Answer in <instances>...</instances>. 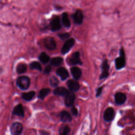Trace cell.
<instances>
[{"mask_svg":"<svg viewBox=\"0 0 135 135\" xmlns=\"http://www.w3.org/2000/svg\"><path fill=\"white\" fill-rule=\"evenodd\" d=\"M126 65L125 53L122 47L120 50V56L115 59V66L117 70H120Z\"/></svg>","mask_w":135,"mask_h":135,"instance_id":"6da1fadb","label":"cell"},{"mask_svg":"<svg viewBox=\"0 0 135 135\" xmlns=\"http://www.w3.org/2000/svg\"><path fill=\"white\" fill-rule=\"evenodd\" d=\"M30 84V79L27 76H21L17 79L16 85L21 90H27Z\"/></svg>","mask_w":135,"mask_h":135,"instance_id":"7a4b0ae2","label":"cell"},{"mask_svg":"<svg viewBox=\"0 0 135 135\" xmlns=\"http://www.w3.org/2000/svg\"><path fill=\"white\" fill-rule=\"evenodd\" d=\"M43 44L47 50L53 51L55 49L56 44L54 39L52 37H47L43 40Z\"/></svg>","mask_w":135,"mask_h":135,"instance_id":"3957f363","label":"cell"},{"mask_svg":"<svg viewBox=\"0 0 135 135\" xmlns=\"http://www.w3.org/2000/svg\"><path fill=\"white\" fill-rule=\"evenodd\" d=\"M109 65L107 59H104L101 64V70L102 72L100 76V80L106 79L109 76Z\"/></svg>","mask_w":135,"mask_h":135,"instance_id":"277c9868","label":"cell"},{"mask_svg":"<svg viewBox=\"0 0 135 135\" xmlns=\"http://www.w3.org/2000/svg\"><path fill=\"white\" fill-rule=\"evenodd\" d=\"M68 63L70 65H75L77 64L81 65L82 62L80 59V53L79 52L73 53L68 59Z\"/></svg>","mask_w":135,"mask_h":135,"instance_id":"5b68a950","label":"cell"},{"mask_svg":"<svg viewBox=\"0 0 135 135\" xmlns=\"http://www.w3.org/2000/svg\"><path fill=\"white\" fill-rule=\"evenodd\" d=\"M22 130L23 127L22 124L17 122L13 123L10 128V131L12 135H20Z\"/></svg>","mask_w":135,"mask_h":135,"instance_id":"8992f818","label":"cell"},{"mask_svg":"<svg viewBox=\"0 0 135 135\" xmlns=\"http://www.w3.org/2000/svg\"><path fill=\"white\" fill-rule=\"evenodd\" d=\"M115 112L114 109L111 107H109L105 109L103 114V118L107 122L111 121L114 118Z\"/></svg>","mask_w":135,"mask_h":135,"instance_id":"52a82bcc","label":"cell"},{"mask_svg":"<svg viewBox=\"0 0 135 135\" xmlns=\"http://www.w3.org/2000/svg\"><path fill=\"white\" fill-rule=\"evenodd\" d=\"M74 43H75V40L73 38L68 40L64 43V44H63L62 47V49H61L62 53L63 54H65L66 53H68L72 48V47L73 46Z\"/></svg>","mask_w":135,"mask_h":135,"instance_id":"ba28073f","label":"cell"},{"mask_svg":"<svg viewBox=\"0 0 135 135\" xmlns=\"http://www.w3.org/2000/svg\"><path fill=\"white\" fill-rule=\"evenodd\" d=\"M75 98L74 93L72 91H69L65 96L64 103L67 107H71L73 105Z\"/></svg>","mask_w":135,"mask_h":135,"instance_id":"9c48e42d","label":"cell"},{"mask_svg":"<svg viewBox=\"0 0 135 135\" xmlns=\"http://www.w3.org/2000/svg\"><path fill=\"white\" fill-rule=\"evenodd\" d=\"M127 100V97L125 94L122 92H117L114 95V101L118 105L123 104Z\"/></svg>","mask_w":135,"mask_h":135,"instance_id":"30bf717a","label":"cell"},{"mask_svg":"<svg viewBox=\"0 0 135 135\" xmlns=\"http://www.w3.org/2000/svg\"><path fill=\"white\" fill-rule=\"evenodd\" d=\"M72 18L74 22L78 25L81 24L83 22V15L81 10L78 9L73 14H72Z\"/></svg>","mask_w":135,"mask_h":135,"instance_id":"8fae6325","label":"cell"},{"mask_svg":"<svg viewBox=\"0 0 135 135\" xmlns=\"http://www.w3.org/2000/svg\"><path fill=\"white\" fill-rule=\"evenodd\" d=\"M51 30L52 31H56L61 28V23L60 18L57 16H55L50 23Z\"/></svg>","mask_w":135,"mask_h":135,"instance_id":"7c38bea8","label":"cell"},{"mask_svg":"<svg viewBox=\"0 0 135 135\" xmlns=\"http://www.w3.org/2000/svg\"><path fill=\"white\" fill-rule=\"evenodd\" d=\"M67 86L71 91H77L80 88V84L75 80H69L67 82Z\"/></svg>","mask_w":135,"mask_h":135,"instance_id":"4fadbf2b","label":"cell"},{"mask_svg":"<svg viewBox=\"0 0 135 135\" xmlns=\"http://www.w3.org/2000/svg\"><path fill=\"white\" fill-rule=\"evenodd\" d=\"M12 113L13 115H16L19 117H24V111L23 105L21 104H19L16 105L13 109Z\"/></svg>","mask_w":135,"mask_h":135,"instance_id":"5bb4252c","label":"cell"},{"mask_svg":"<svg viewBox=\"0 0 135 135\" xmlns=\"http://www.w3.org/2000/svg\"><path fill=\"white\" fill-rule=\"evenodd\" d=\"M56 74L60 77L62 80H65L69 77L68 71L63 67H61L56 70Z\"/></svg>","mask_w":135,"mask_h":135,"instance_id":"9a60e30c","label":"cell"},{"mask_svg":"<svg viewBox=\"0 0 135 135\" xmlns=\"http://www.w3.org/2000/svg\"><path fill=\"white\" fill-rule=\"evenodd\" d=\"M71 73L75 80H79L81 76L82 72L81 69L76 66H73L70 69Z\"/></svg>","mask_w":135,"mask_h":135,"instance_id":"2e32d148","label":"cell"},{"mask_svg":"<svg viewBox=\"0 0 135 135\" xmlns=\"http://www.w3.org/2000/svg\"><path fill=\"white\" fill-rule=\"evenodd\" d=\"M60 118L62 121L63 122H70L72 120L71 116L70 114L66 111H63L60 114Z\"/></svg>","mask_w":135,"mask_h":135,"instance_id":"e0dca14e","label":"cell"},{"mask_svg":"<svg viewBox=\"0 0 135 135\" xmlns=\"http://www.w3.org/2000/svg\"><path fill=\"white\" fill-rule=\"evenodd\" d=\"M68 92L69 91L65 88L60 86L55 89V90L53 91V93L56 95L65 96L68 93Z\"/></svg>","mask_w":135,"mask_h":135,"instance_id":"ac0fdd59","label":"cell"},{"mask_svg":"<svg viewBox=\"0 0 135 135\" xmlns=\"http://www.w3.org/2000/svg\"><path fill=\"white\" fill-rule=\"evenodd\" d=\"M62 23L65 27L69 28L71 26V23L66 13H64L62 15Z\"/></svg>","mask_w":135,"mask_h":135,"instance_id":"d6986e66","label":"cell"},{"mask_svg":"<svg viewBox=\"0 0 135 135\" xmlns=\"http://www.w3.org/2000/svg\"><path fill=\"white\" fill-rule=\"evenodd\" d=\"M35 92L34 91H31L28 92L23 93L22 94V98L25 101H31L35 96Z\"/></svg>","mask_w":135,"mask_h":135,"instance_id":"ffe728a7","label":"cell"},{"mask_svg":"<svg viewBox=\"0 0 135 135\" xmlns=\"http://www.w3.org/2000/svg\"><path fill=\"white\" fill-rule=\"evenodd\" d=\"M70 128L68 126L62 125L59 129V135H69Z\"/></svg>","mask_w":135,"mask_h":135,"instance_id":"44dd1931","label":"cell"},{"mask_svg":"<svg viewBox=\"0 0 135 135\" xmlns=\"http://www.w3.org/2000/svg\"><path fill=\"white\" fill-rule=\"evenodd\" d=\"M63 61V60L61 57H53L51 60V64L55 66H58L62 64Z\"/></svg>","mask_w":135,"mask_h":135,"instance_id":"7402d4cb","label":"cell"},{"mask_svg":"<svg viewBox=\"0 0 135 135\" xmlns=\"http://www.w3.org/2000/svg\"><path fill=\"white\" fill-rule=\"evenodd\" d=\"M38 59L42 63L46 64L49 61L50 59V56L45 52H42L38 56Z\"/></svg>","mask_w":135,"mask_h":135,"instance_id":"603a6c76","label":"cell"},{"mask_svg":"<svg viewBox=\"0 0 135 135\" xmlns=\"http://www.w3.org/2000/svg\"><path fill=\"white\" fill-rule=\"evenodd\" d=\"M16 72L18 74L25 73L27 70V65L24 63H19L16 66Z\"/></svg>","mask_w":135,"mask_h":135,"instance_id":"cb8c5ba5","label":"cell"},{"mask_svg":"<svg viewBox=\"0 0 135 135\" xmlns=\"http://www.w3.org/2000/svg\"><path fill=\"white\" fill-rule=\"evenodd\" d=\"M51 90L49 88H44V89H42L39 92V94H38V98L40 99H44V98L50 92Z\"/></svg>","mask_w":135,"mask_h":135,"instance_id":"d4e9b609","label":"cell"},{"mask_svg":"<svg viewBox=\"0 0 135 135\" xmlns=\"http://www.w3.org/2000/svg\"><path fill=\"white\" fill-rule=\"evenodd\" d=\"M30 67L31 69L37 70L40 71H42V66L41 64L37 61H34L30 63Z\"/></svg>","mask_w":135,"mask_h":135,"instance_id":"484cf974","label":"cell"},{"mask_svg":"<svg viewBox=\"0 0 135 135\" xmlns=\"http://www.w3.org/2000/svg\"><path fill=\"white\" fill-rule=\"evenodd\" d=\"M50 84L53 87H56L59 84V80L55 76H52L50 79Z\"/></svg>","mask_w":135,"mask_h":135,"instance_id":"4316f807","label":"cell"},{"mask_svg":"<svg viewBox=\"0 0 135 135\" xmlns=\"http://www.w3.org/2000/svg\"><path fill=\"white\" fill-rule=\"evenodd\" d=\"M59 36L62 39V40H65L69 37L70 34L68 33H61L59 34Z\"/></svg>","mask_w":135,"mask_h":135,"instance_id":"83f0119b","label":"cell"},{"mask_svg":"<svg viewBox=\"0 0 135 135\" xmlns=\"http://www.w3.org/2000/svg\"><path fill=\"white\" fill-rule=\"evenodd\" d=\"M102 89H103V86H101V87H99L97 89V93H96V97H99L101 93H102Z\"/></svg>","mask_w":135,"mask_h":135,"instance_id":"f1b7e54d","label":"cell"},{"mask_svg":"<svg viewBox=\"0 0 135 135\" xmlns=\"http://www.w3.org/2000/svg\"><path fill=\"white\" fill-rule=\"evenodd\" d=\"M71 112L72 113L73 115H77L78 114V111L77 110V109L74 107H73L72 108H71Z\"/></svg>","mask_w":135,"mask_h":135,"instance_id":"f546056e","label":"cell"},{"mask_svg":"<svg viewBox=\"0 0 135 135\" xmlns=\"http://www.w3.org/2000/svg\"><path fill=\"white\" fill-rule=\"evenodd\" d=\"M51 69H52L51 66L50 65H48L45 68L44 71V73H45V74H48L51 72Z\"/></svg>","mask_w":135,"mask_h":135,"instance_id":"4dcf8cb0","label":"cell"},{"mask_svg":"<svg viewBox=\"0 0 135 135\" xmlns=\"http://www.w3.org/2000/svg\"><path fill=\"white\" fill-rule=\"evenodd\" d=\"M42 135H49V133L47 132H46V131H42Z\"/></svg>","mask_w":135,"mask_h":135,"instance_id":"1f68e13d","label":"cell"}]
</instances>
